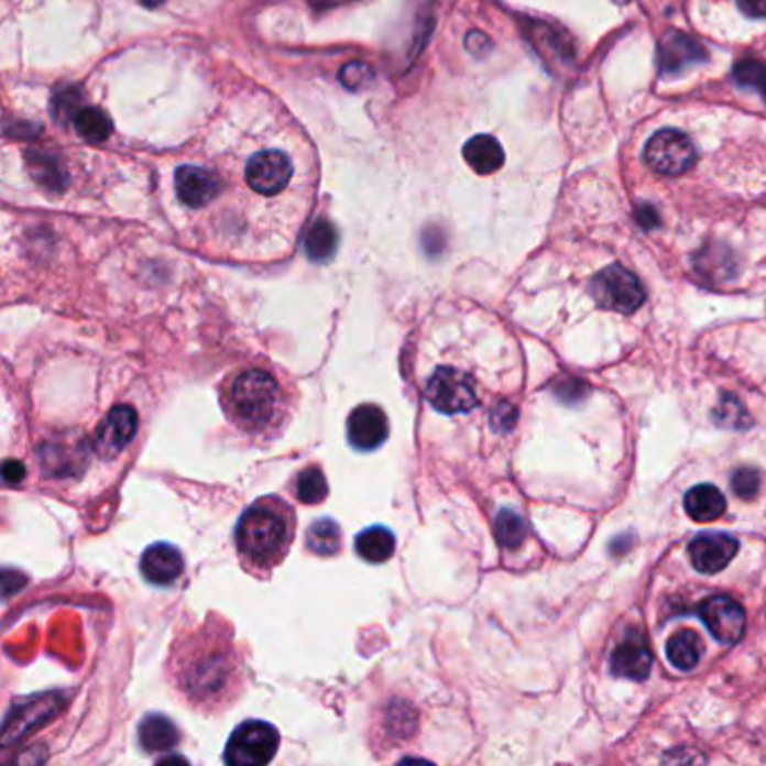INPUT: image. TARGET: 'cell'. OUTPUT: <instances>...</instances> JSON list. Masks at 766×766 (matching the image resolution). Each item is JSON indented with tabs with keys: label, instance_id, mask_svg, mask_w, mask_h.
<instances>
[{
	"label": "cell",
	"instance_id": "obj_1",
	"mask_svg": "<svg viewBox=\"0 0 766 766\" xmlns=\"http://www.w3.org/2000/svg\"><path fill=\"white\" fill-rule=\"evenodd\" d=\"M169 679L180 697L203 713L228 708L245 686L243 661L223 621H207L194 634L176 641Z\"/></svg>",
	"mask_w": 766,
	"mask_h": 766
},
{
	"label": "cell",
	"instance_id": "obj_2",
	"mask_svg": "<svg viewBox=\"0 0 766 766\" xmlns=\"http://www.w3.org/2000/svg\"><path fill=\"white\" fill-rule=\"evenodd\" d=\"M221 407L228 420L254 439L272 436L288 418V394L265 369H241L221 385Z\"/></svg>",
	"mask_w": 766,
	"mask_h": 766
},
{
	"label": "cell",
	"instance_id": "obj_3",
	"mask_svg": "<svg viewBox=\"0 0 766 766\" xmlns=\"http://www.w3.org/2000/svg\"><path fill=\"white\" fill-rule=\"evenodd\" d=\"M297 517L282 497H261L239 517L234 541L241 562L254 571H272L284 562L295 539Z\"/></svg>",
	"mask_w": 766,
	"mask_h": 766
},
{
	"label": "cell",
	"instance_id": "obj_4",
	"mask_svg": "<svg viewBox=\"0 0 766 766\" xmlns=\"http://www.w3.org/2000/svg\"><path fill=\"white\" fill-rule=\"evenodd\" d=\"M423 394H425V401L436 412H441L446 416L468 414L481 403L474 375L450 364L436 366L429 373Z\"/></svg>",
	"mask_w": 766,
	"mask_h": 766
},
{
	"label": "cell",
	"instance_id": "obj_5",
	"mask_svg": "<svg viewBox=\"0 0 766 766\" xmlns=\"http://www.w3.org/2000/svg\"><path fill=\"white\" fill-rule=\"evenodd\" d=\"M297 176V164L286 149H256L243 169L248 187L261 198H277L288 192Z\"/></svg>",
	"mask_w": 766,
	"mask_h": 766
},
{
	"label": "cell",
	"instance_id": "obj_6",
	"mask_svg": "<svg viewBox=\"0 0 766 766\" xmlns=\"http://www.w3.org/2000/svg\"><path fill=\"white\" fill-rule=\"evenodd\" d=\"M277 751V729L261 720H248L228 740L223 757L232 766H263L275 759Z\"/></svg>",
	"mask_w": 766,
	"mask_h": 766
},
{
	"label": "cell",
	"instance_id": "obj_7",
	"mask_svg": "<svg viewBox=\"0 0 766 766\" xmlns=\"http://www.w3.org/2000/svg\"><path fill=\"white\" fill-rule=\"evenodd\" d=\"M591 295L598 306L623 315L638 310V306L645 302V288L638 277L619 263L598 272L591 282Z\"/></svg>",
	"mask_w": 766,
	"mask_h": 766
},
{
	"label": "cell",
	"instance_id": "obj_8",
	"mask_svg": "<svg viewBox=\"0 0 766 766\" xmlns=\"http://www.w3.org/2000/svg\"><path fill=\"white\" fill-rule=\"evenodd\" d=\"M694 146L690 138L675 129L656 133L645 146V162L656 174L681 176L694 164Z\"/></svg>",
	"mask_w": 766,
	"mask_h": 766
},
{
	"label": "cell",
	"instance_id": "obj_9",
	"mask_svg": "<svg viewBox=\"0 0 766 766\" xmlns=\"http://www.w3.org/2000/svg\"><path fill=\"white\" fill-rule=\"evenodd\" d=\"M223 194V178L216 174V167L203 164H183L176 169V198L192 211H207Z\"/></svg>",
	"mask_w": 766,
	"mask_h": 766
},
{
	"label": "cell",
	"instance_id": "obj_10",
	"mask_svg": "<svg viewBox=\"0 0 766 766\" xmlns=\"http://www.w3.org/2000/svg\"><path fill=\"white\" fill-rule=\"evenodd\" d=\"M697 614L720 643L735 645L746 632V612L735 598L713 595L703 600Z\"/></svg>",
	"mask_w": 766,
	"mask_h": 766
},
{
	"label": "cell",
	"instance_id": "obj_11",
	"mask_svg": "<svg viewBox=\"0 0 766 766\" xmlns=\"http://www.w3.org/2000/svg\"><path fill=\"white\" fill-rule=\"evenodd\" d=\"M347 439L360 452H373L390 439V418L377 405H360L347 420Z\"/></svg>",
	"mask_w": 766,
	"mask_h": 766
},
{
	"label": "cell",
	"instance_id": "obj_12",
	"mask_svg": "<svg viewBox=\"0 0 766 766\" xmlns=\"http://www.w3.org/2000/svg\"><path fill=\"white\" fill-rule=\"evenodd\" d=\"M740 551V541L726 533H703L688 546L690 562L701 573H720Z\"/></svg>",
	"mask_w": 766,
	"mask_h": 766
},
{
	"label": "cell",
	"instance_id": "obj_13",
	"mask_svg": "<svg viewBox=\"0 0 766 766\" xmlns=\"http://www.w3.org/2000/svg\"><path fill=\"white\" fill-rule=\"evenodd\" d=\"M138 423H140L138 412L133 407L129 405L113 407L97 429V436H95L97 450L108 457L120 455L135 439Z\"/></svg>",
	"mask_w": 766,
	"mask_h": 766
},
{
	"label": "cell",
	"instance_id": "obj_14",
	"mask_svg": "<svg viewBox=\"0 0 766 766\" xmlns=\"http://www.w3.org/2000/svg\"><path fill=\"white\" fill-rule=\"evenodd\" d=\"M140 571L146 582L155 587H169L183 576L185 560L174 544L157 541V544H151L142 554Z\"/></svg>",
	"mask_w": 766,
	"mask_h": 766
},
{
	"label": "cell",
	"instance_id": "obj_15",
	"mask_svg": "<svg viewBox=\"0 0 766 766\" xmlns=\"http://www.w3.org/2000/svg\"><path fill=\"white\" fill-rule=\"evenodd\" d=\"M612 670L619 677L643 681L652 670V652L645 641V636L636 630H632L614 649L612 654Z\"/></svg>",
	"mask_w": 766,
	"mask_h": 766
},
{
	"label": "cell",
	"instance_id": "obj_16",
	"mask_svg": "<svg viewBox=\"0 0 766 766\" xmlns=\"http://www.w3.org/2000/svg\"><path fill=\"white\" fill-rule=\"evenodd\" d=\"M705 59V50L697 39H690L681 32H670L661 43V73L677 75L686 68Z\"/></svg>",
	"mask_w": 766,
	"mask_h": 766
},
{
	"label": "cell",
	"instance_id": "obj_17",
	"mask_svg": "<svg viewBox=\"0 0 766 766\" xmlns=\"http://www.w3.org/2000/svg\"><path fill=\"white\" fill-rule=\"evenodd\" d=\"M138 740L146 753H169L178 746L180 733L169 718L153 713L140 722Z\"/></svg>",
	"mask_w": 766,
	"mask_h": 766
},
{
	"label": "cell",
	"instance_id": "obj_18",
	"mask_svg": "<svg viewBox=\"0 0 766 766\" xmlns=\"http://www.w3.org/2000/svg\"><path fill=\"white\" fill-rule=\"evenodd\" d=\"M686 513L699 522V524H708L715 522L726 513V497L722 495V490L710 485V483H701L694 485L692 490H688V495L683 500Z\"/></svg>",
	"mask_w": 766,
	"mask_h": 766
},
{
	"label": "cell",
	"instance_id": "obj_19",
	"mask_svg": "<svg viewBox=\"0 0 766 766\" xmlns=\"http://www.w3.org/2000/svg\"><path fill=\"white\" fill-rule=\"evenodd\" d=\"M355 554L369 565H382L396 554V535L387 526H369L355 537Z\"/></svg>",
	"mask_w": 766,
	"mask_h": 766
},
{
	"label": "cell",
	"instance_id": "obj_20",
	"mask_svg": "<svg viewBox=\"0 0 766 766\" xmlns=\"http://www.w3.org/2000/svg\"><path fill=\"white\" fill-rule=\"evenodd\" d=\"M463 157L468 160V164L477 174L485 176V174H495L497 169H502L504 149L500 146V142L495 138L477 135L466 144Z\"/></svg>",
	"mask_w": 766,
	"mask_h": 766
},
{
	"label": "cell",
	"instance_id": "obj_21",
	"mask_svg": "<svg viewBox=\"0 0 766 766\" xmlns=\"http://www.w3.org/2000/svg\"><path fill=\"white\" fill-rule=\"evenodd\" d=\"M306 546L315 556L333 558L342 551V528L333 519H317L306 533Z\"/></svg>",
	"mask_w": 766,
	"mask_h": 766
},
{
	"label": "cell",
	"instance_id": "obj_22",
	"mask_svg": "<svg viewBox=\"0 0 766 766\" xmlns=\"http://www.w3.org/2000/svg\"><path fill=\"white\" fill-rule=\"evenodd\" d=\"M304 248L310 261H328L338 250V230L331 221H326V218H317L306 232Z\"/></svg>",
	"mask_w": 766,
	"mask_h": 766
},
{
	"label": "cell",
	"instance_id": "obj_23",
	"mask_svg": "<svg viewBox=\"0 0 766 766\" xmlns=\"http://www.w3.org/2000/svg\"><path fill=\"white\" fill-rule=\"evenodd\" d=\"M703 654V643L692 630H681L668 641V659L679 670H692Z\"/></svg>",
	"mask_w": 766,
	"mask_h": 766
},
{
	"label": "cell",
	"instance_id": "obj_24",
	"mask_svg": "<svg viewBox=\"0 0 766 766\" xmlns=\"http://www.w3.org/2000/svg\"><path fill=\"white\" fill-rule=\"evenodd\" d=\"M295 492H297V500L302 504H310V506L321 504L328 495V483H326L324 472L317 466L302 470L297 474V481H295Z\"/></svg>",
	"mask_w": 766,
	"mask_h": 766
},
{
	"label": "cell",
	"instance_id": "obj_25",
	"mask_svg": "<svg viewBox=\"0 0 766 766\" xmlns=\"http://www.w3.org/2000/svg\"><path fill=\"white\" fill-rule=\"evenodd\" d=\"M495 535H497V541L506 546V549H517V546L526 539L528 528L519 513L511 508H502L500 515L495 517Z\"/></svg>",
	"mask_w": 766,
	"mask_h": 766
},
{
	"label": "cell",
	"instance_id": "obj_26",
	"mask_svg": "<svg viewBox=\"0 0 766 766\" xmlns=\"http://www.w3.org/2000/svg\"><path fill=\"white\" fill-rule=\"evenodd\" d=\"M75 127L77 133L88 140V142H103L108 135H111V120L99 108H84V111L77 113L75 118Z\"/></svg>",
	"mask_w": 766,
	"mask_h": 766
},
{
	"label": "cell",
	"instance_id": "obj_27",
	"mask_svg": "<svg viewBox=\"0 0 766 766\" xmlns=\"http://www.w3.org/2000/svg\"><path fill=\"white\" fill-rule=\"evenodd\" d=\"M713 416H715L718 425H722V427H733V429H744V427H748V423H751V418H748L744 405H742L735 396H731V394H726V396L722 398V403L718 405V409H715Z\"/></svg>",
	"mask_w": 766,
	"mask_h": 766
},
{
	"label": "cell",
	"instance_id": "obj_28",
	"mask_svg": "<svg viewBox=\"0 0 766 766\" xmlns=\"http://www.w3.org/2000/svg\"><path fill=\"white\" fill-rule=\"evenodd\" d=\"M735 79L742 86H755V88L764 90L766 88V66L753 57H746V59L737 62Z\"/></svg>",
	"mask_w": 766,
	"mask_h": 766
},
{
	"label": "cell",
	"instance_id": "obj_29",
	"mask_svg": "<svg viewBox=\"0 0 766 766\" xmlns=\"http://www.w3.org/2000/svg\"><path fill=\"white\" fill-rule=\"evenodd\" d=\"M554 394L567 403V405H576L580 403L587 394H589V385L578 377H560L558 382H554Z\"/></svg>",
	"mask_w": 766,
	"mask_h": 766
},
{
	"label": "cell",
	"instance_id": "obj_30",
	"mask_svg": "<svg viewBox=\"0 0 766 766\" xmlns=\"http://www.w3.org/2000/svg\"><path fill=\"white\" fill-rule=\"evenodd\" d=\"M733 492L742 500H753L759 492V472L755 468H740L731 479Z\"/></svg>",
	"mask_w": 766,
	"mask_h": 766
},
{
	"label": "cell",
	"instance_id": "obj_31",
	"mask_svg": "<svg viewBox=\"0 0 766 766\" xmlns=\"http://www.w3.org/2000/svg\"><path fill=\"white\" fill-rule=\"evenodd\" d=\"M373 79V70L366 66V64H360V62H353L349 66L342 68L340 73V81L351 88V90H358L362 88L364 84H369Z\"/></svg>",
	"mask_w": 766,
	"mask_h": 766
},
{
	"label": "cell",
	"instance_id": "obj_32",
	"mask_svg": "<svg viewBox=\"0 0 766 766\" xmlns=\"http://www.w3.org/2000/svg\"><path fill=\"white\" fill-rule=\"evenodd\" d=\"M490 420L497 431H511L517 420V409L511 403H500L495 409H492Z\"/></svg>",
	"mask_w": 766,
	"mask_h": 766
},
{
	"label": "cell",
	"instance_id": "obj_33",
	"mask_svg": "<svg viewBox=\"0 0 766 766\" xmlns=\"http://www.w3.org/2000/svg\"><path fill=\"white\" fill-rule=\"evenodd\" d=\"M3 477H6V481L10 485H17V483H21L25 479V466L21 461H17V459H10L3 466Z\"/></svg>",
	"mask_w": 766,
	"mask_h": 766
},
{
	"label": "cell",
	"instance_id": "obj_34",
	"mask_svg": "<svg viewBox=\"0 0 766 766\" xmlns=\"http://www.w3.org/2000/svg\"><path fill=\"white\" fill-rule=\"evenodd\" d=\"M740 10L751 19H766V0H737Z\"/></svg>",
	"mask_w": 766,
	"mask_h": 766
},
{
	"label": "cell",
	"instance_id": "obj_35",
	"mask_svg": "<svg viewBox=\"0 0 766 766\" xmlns=\"http://www.w3.org/2000/svg\"><path fill=\"white\" fill-rule=\"evenodd\" d=\"M140 3L146 6V8H157V6L164 3V0H140Z\"/></svg>",
	"mask_w": 766,
	"mask_h": 766
},
{
	"label": "cell",
	"instance_id": "obj_36",
	"mask_svg": "<svg viewBox=\"0 0 766 766\" xmlns=\"http://www.w3.org/2000/svg\"><path fill=\"white\" fill-rule=\"evenodd\" d=\"M614 3H621V6H625V3H630V0H614Z\"/></svg>",
	"mask_w": 766,
	"mask_h": 766
},
{
	"label": "cell",
	"instance_id": "obj_37",
	"mask_svg": "<svg viewBox=\"0 0 766 766\" xmlns=\"http://www.w3.org/2000/svg\"><path fill=\"white\" fill-rule=\"evenodd\" d=\"M762 95H764V97H766V88H764V90H762Z\"/></svg>",
	"mask_w": 766,
	"mask_h": 766
}]
</instances>
